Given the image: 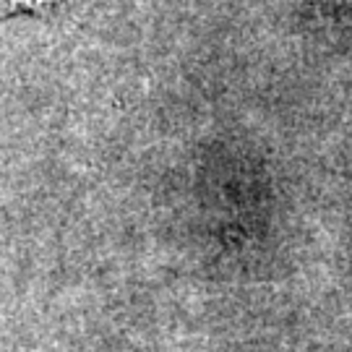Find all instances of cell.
<instances>
[{
  "label": "cell",
  "mask_w": 352,
  "mask_h": 352,
  "mask_svg": "<svg viewBox=\"0 0 352 352\" xmlns=\"http://www.w3.org/2000/svg\"><path fill=\"white\" fill-rule=\"evenodd\" d=\"M55 0H0V13L21 11V8H47Z\"/></svg>",
  "instance_id": "obj_1"
}]
</instances>
